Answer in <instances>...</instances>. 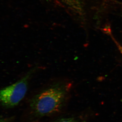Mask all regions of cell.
Listing matches in <instances>:
<instances>
[{"label":"cell","instance_id":"obj_1","mask_svg":"<svg viewBox=\"0 0 122 122\" xmlns=\"http://www.w3.org/2000/svg\"><path fill=\"white\" fill-rule=\"evenodd\" d=\"M71 85L66 82H57L35 95L30 103L33 113L37 116H44L59 111L65 101Z\"/></svg>","mask_w":122,"mask_h":122},{"label":"cell","instance_id":"obj_2","mask_svg":"<svg viewBox=\"0 0 122 122\" xmlns=\"http://www.w3.org/2000/svg\"><path fill=\"white\" fill-rule=\"evenodd\" d=\"M37 68H32L20 81L0 90V102L8 107L17 106L25 96L30 80Z\"/></svg>","mask_w":122,"mask_h":122},{"label":"cell","instance_id":"obj_3","mask_svg":"<svg viewBox=\"0 0 122 122\" xmlns=\"http://www.w3.org/2000/svg\"><path fill=\"white\" fill-rule=\"evenodd\" d=\"M55 122H78L75 119L71 118H63L60 120H58Z\"/></svg>","mask_w":122,"mask_h":122},{"label":"cell","instance_id":"obj_4","mask_svg":"<svg viewBox=\"0 0 122 122\" xmlns=\"http://www.w3.org/2000/svg\"><path fill=\"white\" fill-rule=\"evenodd\" d=\"M0 122H4L3 120H1V119H0Z\"/></svg>","mask_w":122,"mask_h":122}]
</instances>
